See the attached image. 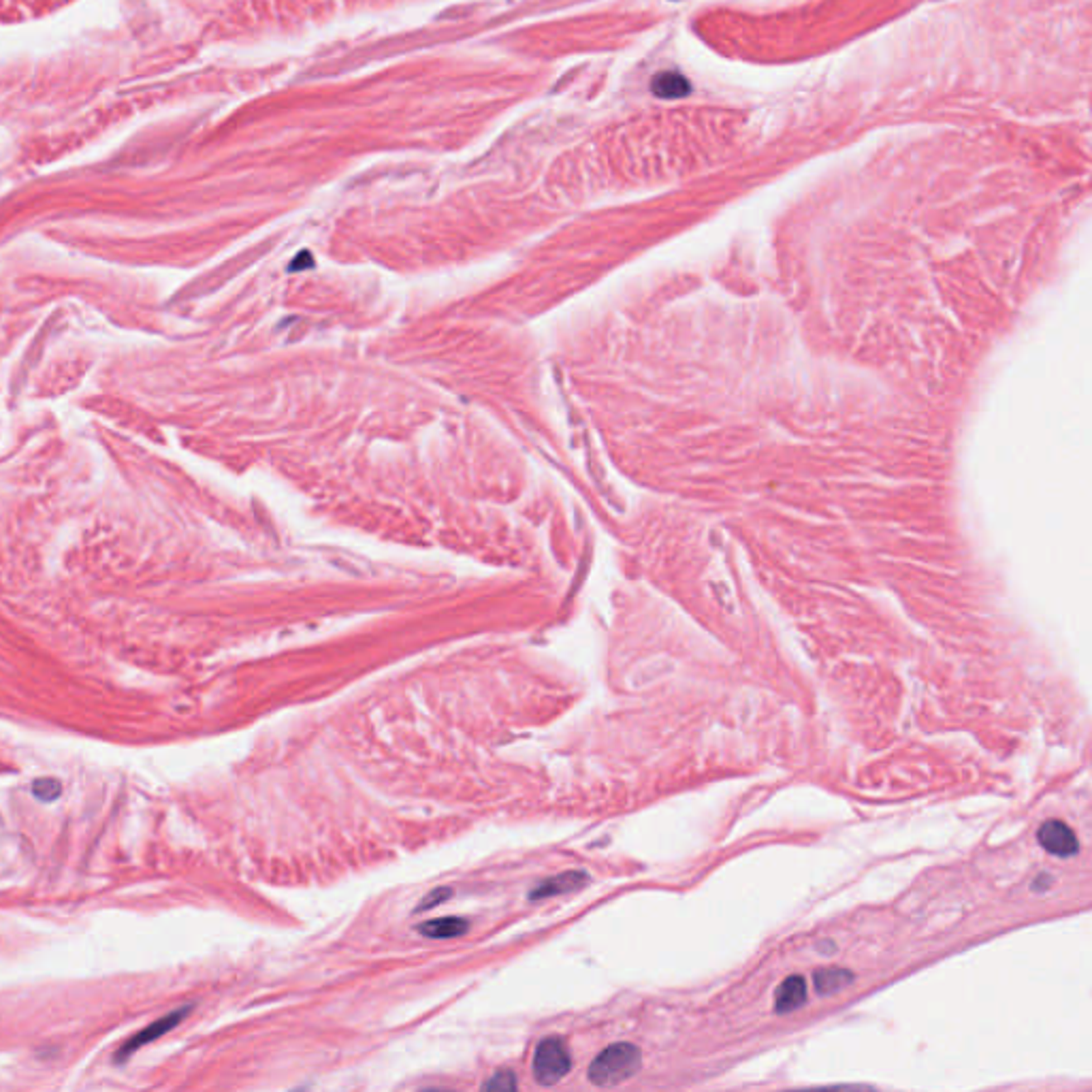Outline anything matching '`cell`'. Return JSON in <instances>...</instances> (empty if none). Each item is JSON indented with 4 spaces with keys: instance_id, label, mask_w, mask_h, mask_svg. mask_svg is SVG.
<instances>
[{
    "instance_id": "cell-12",
    "label": "cell",
    "mask_w": 1092,
    "mask_h": 1092,
    "mask_svg": "<svg viewBox=\"0 0 1092 1092\" xmlns=\"http://www.w3.org/2000/svg\"><path fill=\"white\" fill-rule=\"evenodd\" d=\"M448 896H450V890H446V888H442V890H438V892H433V894H429L427 898H425L423 907H421V909H423V912H425V909H431L433 905L442 902L444 898H448Z\"/></svg>"
},
{
    "instance_id": "cell-5",
    "label": "cell",
    "mask_w": 1092,
    "mask_h": 1092,
    "mask_svg": "<svg viewBox=\"0 0 1092 1092\" xmlns=\"http://www.w3.org/2000/svg\"><path fill=\"white\" fill-rule=\"evenodd\" d=\"M589 881V877L584 875L580 871H570V873H561V875L549 877V879H544L542 883L534 888V892L529 894L532 901H538V898H551V896H561L568 894V892L580 890Z\"/></svg>"
},
{
    "instance_id": "cell-7",
    "label": "cell",
    "mask_w": 1092,
    "mask_h": 1092,
    "mask_svg": "<svg viewBox=\"0 0 1092 1092\" xmlns=\"http://www.w3.org/2000/svg\"><path fill=\"white\" fill-rule=\"evenodd\" d=\"M469 931V921L464 917H438L418 926V932L427 939H457Z\"/></svg>"
},
{
    "instance_id": "cell-1",
    "label": "cell",
    "mask_w": 1092,
    "mask_h": 1092,
    "mask_svg": "<svg viewBox=\"0 0 1092 1092\" xmlns=\"http://www.w3.org/2000/svg\"><path fill=\"white\" fill-rule=\"evenodd\" d=\"M642 1067V1054L632 1043H613L594 1058L587 1077L594 1086L613 1088L628 1082Z\"/></svg>"
},
{
    "instance_id": "cell-3",
    "label": "cell",
    "mask_w": 1092,
    "mask_h": 1092,
    "mask_svg": "<svg viewBox=\"0 0 1092 1092\" xmlns=\"http://www.w3.org/2000/svg\"><path fill=\"white\" fill-rule=\"evenodd\" d=\"M190 1012H192V1005H181L177 1007V1009H173V1012L166 1013V1016L158 1017V1020H154L152 1024H147V1027L142 1028L139 1032H135L132 1037H128L120 1046V1050L116 1052V1062H126L137 1052V1050H142V1047H146L147 1043L156 1041V1039H161L162 1035L171 1032Z\"/></svg>"
},
{
    "instance_id": "cell-9",
    "label": "cell",
    "mask_w": 1092,
    "mask_h": 1092,
    "mask_svg": "<svg viewBox=\"0 0 1092 1092\" xmlns=\"http://www.w3.org/2000/svg\"><path fill=\"white\" fill-rule=\"evenodd\" d=\"M851 982H854V973L845 971V969H824V971L815 973V988L824 997L843 990Z\"/></svg>"
},
{
    "instance_id": "cell-10",
    "label": "cell",
    "mask_w": 1092,
    "mask_h": 1092,
    "mask_svg": "<svg viewBox=\"0 0 1092 1092\" xmlns=\"http://www.w3.org/2000/svg\"><path fill=\"white\" fill-rule=\"evenodd\" d=\"M62 794V786L60 781L50 779V777H43V779H36L32 783V796H35L36 801L41 802H54L58 801Z\"/></svg>"
},
{
    "instance_id": "cell-11",
    "label": "cell",
    "mask_w": 1092,
    "mask_h": 1092,
    "mask_svg": "<svg viewBox=\"0 0 1092 1092\" xmlns=\"http://www.w3.org/2000/svg\"><path fill=\"white\" fill-rule=\"evenodd\" d=\"M483 1090H517V1077L510 1069H499L487 1082L480 1084Z\"/></svg>"
},
{
    "instance_id": "cell-4",
    "label": "cell",
    "mask_w": 1092,
    "mask_h": 1092,
    "mask_svg": "<svg viewBox=\"0 0 1092 1092\" xmlns=\"http://www.w3.org/2000/svg\"><path fill=\"white\" fill-rule=\"evenodd\" d=\"M1037 836L1043 849H1046L1047 854H1052V856L1071 858L1075 856L1077 849H1080L1077 836L1073 835L1071 828H1069L1067 824H1062L1061 820L1046 821V824L1039 828Z\"/></svg>"
},
{
    "instance_id": "cell-6",
    "label": "cell",
    "mask_w": 1092,
    "mask_h": 1092,
    "mask_svg": "<svg viewBox=\"0 0 1092 1092\" xmlns=\"http://www.w3.org/2000/svg\"><path fill=\"white\" fill-rule=\"evenodd\" d=\"M806 1001V984L801 975H791L787 977L786 982L781 984L779 990H777L775 997V1009L777 1013H790L794 1009L802 1005Z\"/></svg>"
},
{
    "instance_id": "cell-2",
    "label": "cell",
    "mask_w": 1092,
    "mask_h": 1092,
    "mask_svg": "<svg viewBox=\"0 0 1092 1092\" xmlns=\"http://www.w3.org/2000/svg\"><path fill=\"white\" fill-rule=\"evenodd\" d=\"M572 1069V1056L561 1037H544L538 1043L532 1062L534 1080L540 1086H555L564 1080Z\"/></svg>"
},
{
    "instance_id": "cell-8",
    "label": "cell",
    "mask_w": 1092,
    "mask_h": 1092,
    "mask_svg": "<svg viewBox=\"0 0 1092 1092\" xmlns=\"http://www.w3.org/2000/svg\"><path fill=\"white\" fill-rule=\"evenodd\" d=\"M653 92L661 99H679L690 92V81L676 71L660 73L653 79Z\"/></svg>"
}]
</instances>
